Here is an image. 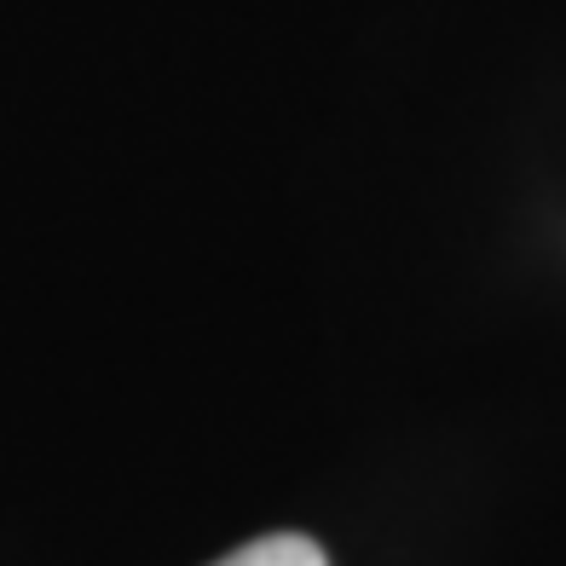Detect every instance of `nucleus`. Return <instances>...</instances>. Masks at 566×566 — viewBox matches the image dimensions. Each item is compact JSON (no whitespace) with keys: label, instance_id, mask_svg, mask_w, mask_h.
<instances>
[{"label":"nucleus","instance_id":"obj_1","mask_svg":"<svg viewBox=\"0 0 566 566\" xmlns=\"http://www.w3.org/2000/svg\"><path fill=\"white\" fill-rule=\"evenodd\" d=\"M214 566H329L324 549L313 544V537H295V532H277V537H254V544L231 549L226 560Z\"/></svg>","mask_w":566,"mask_h":566}]
</instances>
